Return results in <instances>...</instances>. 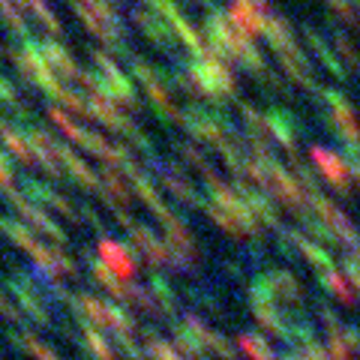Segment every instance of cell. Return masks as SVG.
I'll return each mask as SVG.
<instances>
[{
  "mask_svg": "<svg viewBox=\"0 0 360 360\" xmlns=\"http://www.w3.org/2000/svg\"><path fill=\"white\" fill-rule=\"evenodd\" d=\"M193 75L198 78L201 90H205V96H210L213 103H225V99L234 96V90H238V82H234V72L225 66L222 58H217V54H210L207 60H198L193 66Z\"/></svg>",
  "mask_w": 360,
  "mask_h": 360,
  "instance_id": "cell-1",
  "label": "cell"
},
{
  "mask_svg": "<svg viewBox=\"0 0 360 360\" xmlns=\"http://www.w3.org/2000/svg\"><path fill=\"white\" fill-rule=\"evenodd\" d=\"M324 103L330 105V127L336 129V139L345 144V150H360V120L352 103L333 90H324Z\"/></svg>",
  "mask_w": 360,
  "mask_h": 360,
  "instance_id": "cell-2",
  "label": "cell"
},
{
  "mask_svg": "<svg viewBox=\"0 0 360 360\" xmlns=\"http://www.w3.org/2000/svg\"><path fill=\"white\" fill-rule=\"evenodd\" d=\"M309 205L319 210V217H321V222L328 225V229L333 231V238L340 240V243H348V246H360V234H357V229L352 222H348V217L340 210V207H333L328 198H324L321 193H315V195H309Z\"/></svg>",
  "mask_w": 360,
  "mask_h": 360,
  "instance_id": "cell-3",
  "label": "cell"
},
{
  "mask_svg": "<svg viewBox=\"0 0 360 360\" xmlns=\"http://www.w3.org/2000/svg\"><path fill=\"white\" fill-rule=\"evenodd\" d=\"M309 160L319 165V172L328 177L340 193H348V189H352V168H348V162L342 160V156H336V153L324 150V148H312Z\"/></svg>",
  "mask_w": 360,
  "mask_h": 360,
  "instance_id": "cell-4",
  "label": "cell"
},
{
  "mask_svg": "<svg viewBox=\"0 0 360 360\" xmlns=\"http://www.w3.org/2000/svg\"><path fill=\"white\" fill-rule=\"evenodd\" d=\"M267 123H270V135H274V139L288 150L291 160L297 162V123H295V117H288L285 111H279V108H270Z\"/></svg>",
  "mask_w": 360,
  "mask_h": 360,
  "instance_id": "cell-5",
  "label": "cell"
},
{
  "mask_svg": "<svg viewBox=\"0 0 360 360\" xmlns=\"http://www.w3.org/2000/svg\"><path fill=\"white\" fill-rule=\"evenodd\" d=\"M264 39H267L270 49H274L276 58H283V54H288V51H300L297 37L285 25V18H279V15H270L267 30H264Z\"/></svg>",
  "mask_w": 360,
  "mask_h": 360,
  "instance_id": "cell-6",
  "label": "cell"
},
{
  "mask_svg": "<svg viewBox=\"0 0 360 360\" xmlns=\"http://www.w3.org/2000/svg\"><path fill=\"white\" fill-rule=\"evenodd\" d=\"M229 18L246 33V37L264 33V30H267V21H270V15H262V13H258V9H252L250 4H243V0H234L231 9H229Z\"/></svg>",
  "mask_w": 360,
  "mask_h": 360,
  "instance_id": "cell-7",
  "label": "cell"
},
{
  "mask_svg": "<svg viewBox=\"0 0 360 360\" xmlns=\"http://www.w3.org/2000/svg\"><path fill=\"white\" fill-rule=\"evenodd\" d=\"M303 37H307V42L312 45V51L319 54V60H321L324 66H328V70H330L336 78H345V75H348V72H345V63H342V60H340V58H336V54L330 51V45L321 39V33H319V30L307 27V30H303Z\"/></svg>",
  "mask_w": 360,
  "mask_h": 360,
  "instance_id": "cell-8",
  "label": "cell"
},
{
  "mask_svg": "<svg viewBox=\"0 0 360 360\" xmlns=\"http://www.w3.org/2000/svg\"><path fill=\"white\" fill-rule=\"evenodd\" d=\"M160 174H162V180H165V186L172 189V193L177 195V198H184V201H189V205H198V195H195V189H193V184L180 174V172H174L172 165H162L160 168Z\"/></svg>",
  "mask_w": 360,
  "mask_h": 360,
  "instance_id": "cell-9",
  "label": "cell"
},
{
  "mask_svg": "<svg viewBox=\"0 0 360 360\" xmlns=\"http://www.w3.org/2000/svg\"><path fill=\"white\" fill-rule=\"evenodd\" d=\"M132 238H135V246H139V250H141L144 255H148L153 264H162L165 258H172V252H168L165 246H162L160 240H156L148 229H132Z\"/></svg>",
  "mask_w": 360,
  "mask_h": 360,
  "instance_id": "cell-10",
  "label": "cell"
},
{
  "mask_svg": "<svg viewBox=\"0 0 360 360\" xmlns=\"http://www.w3.org/2000/svg\"><path fill=\"white\" fill-rule=\"evenodd\" d=\"M240 115H243L246 129H250V139L270 141V123H267V115H262V111H255L250 103H240Z\"/></svg>",
  "mask_w": 360,
  "mask_h": 360,
  "instance_id": "cell-11",
  "label": "cell"
},
{
  "mask_svg": "<svg viewBox=\"0 0 360 360\" xmlns=\"http://www.w3.org/2000/svg\"><path fill=\"white\" fill-rule=\"evenodd\" d=\"M103 258L105 262H111L108 267L115 270V274H120V276H132V258H129V252L127 250H120V246H115L111 240H105L103 243Z\"/></svg>",
  "mask_w": 360,
  "mask_h": 360,
  "instance_id": "cell-12",
  "label": "cell"
},
{
  "mask_svg": "<svg viewBox=\"0 0 360 360\" xmlns=\"http://www.w3.org/2000/svg\"><path fill=\"white\" fill-rule=\"evenodd\" d=\"M139 21H141V27H144V33H148L150 39H156L160 45H172V30H168V25H162V21H156V18H150V15H139Z\"/></svg>",
  "mask_w": 360,
  "mask_h": 360,
  "instance_id": "cell-13",
  "label": "cell"
},
{
  "mask_svg": "<svg viewBox=\"0 0 360 360\" xmlns=\"http://www.w3.org/2000/svg\"><path fill=\"white\" fill-rule=\"evenodd\" d=\"M333 45H336V51L345 58V63L357 70V66H360V54L354 51V42L348 39V37H342V33H333Z\"/></svg>",
  "mask_w": 360,
  "mask_h": 360,
  "instance_id": "cell-14",
  "label": "cell"
},
{
  "mask_svg": "<svg viewBox=\"0 0 360 360\" xmlns=\"http://www.w3.org/2000/svg\"><path fill=\"white\" fill-rule=\"evenodd\" d=\"M324 283H328V285H330V291H336V295H340L342 300H352V291H348V288L342 285V279L336 276V274H328V276H324Z\"/></svg>",
  "mask_w": 360,
  "mask_h": 360,
  "instance_id": "cell-15",
  "label": "cell"
},
{
  "mask_svg": "<svg viewBox=\"0 0 360 360\" xmlns=\"http://www.w3.org/2000/svg\"><path fill=\"white\" fill-rule=\"evenodd\" d=\"M25 345H27V352H30L33 357H39V360H58V357H54V354L49 352V348H42L37 340H30V336L25 340Z\"/></svg>",
  "mask_w": 360,
  "mask_h": 360,
  "instance_id": "cell-16",
  "label": "cell"
},
{
  "mask_svg": "<svg viewBox=\"0 0 360 360\" xmlns=\"http://www.w3.org/2000/svg\"><path fill=\"white\" fill-rule=\"evenodd\" d=\"M348 168H352V174L360 186V150H348Z\"/></svg>",
  "mask_w": 360,
  "mask_h": 360,
  "instance_id": "cell-17",
  "label": "cell"
},
{
  "mask_svg": "<svg viewBox=\"0 0 360 360\" xmlns=\"http://www.w3.org/2000/svg\"><path fill=\"white\" fill-rule=\"evenodd\" d=\"M354 9H357V15H360V0H354Z\"/></svg>",
  "mask_w": 360,
  "mask_h": 360,
  "instance_id": "cell-18",
  "label": "cell"
}]
</instances>
